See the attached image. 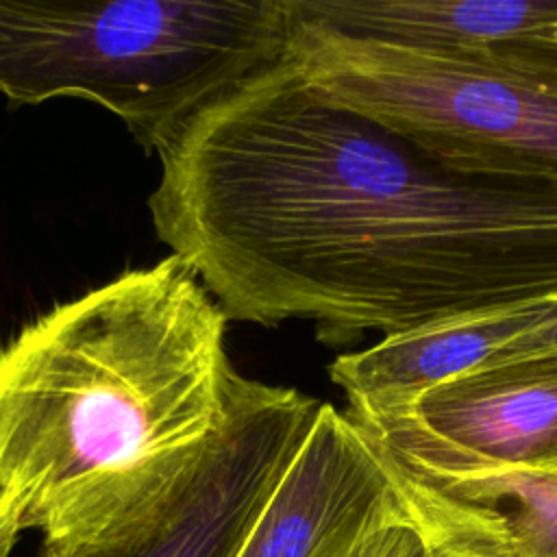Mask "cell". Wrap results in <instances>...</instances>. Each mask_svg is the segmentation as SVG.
Here are the masks:
<instances>
[{
  "mask_svg": "<svg viewBox=\"0 0 557 557\" xmlns=\"http://www.w3.org/2000/svg\"><path fill=\"white\" fill-rule=\"evenodd\" d=\"M157 237L226 320L346 346L557 298V185L455 170L318 98L287 57L157 150Z\"/></svg>",
  "mask_w": 557,
  "mask_h": 557,
  "instance_id": "obj_1",
  "label": "cell"
},
{
  "mask_svg": "<svg viewBox=\"0 0 557 557\" xmlns=\"http://www.w3.org/2000/svg\"><path fill=\"white\" fill-rule=\"evenodd\" d=\"M226 315L168 255L54 305L0 348V557L87 527L226 418Z\"/></svg>",
  "mask_w": 557,
  "mask_h": 557,
  "instance_id": "obj_2",
  "label": "cell"
},
{
  "mask_svg": "<svg viewBox=\"0 0 557 557\" xmlns=\"http://www.w3.org/2000/svg\"><path fill=\"white\" fill-rule=\"evenodd\" d=\"M287 0H0V94L81 98L157 152L209 100L285 57Z\"/></svg>",
  "mask_w": 557,
  "mask_h": 557,
  "instance_id": "obj_3",
  "label": "cell"
},
{
  "mask_svg": "<svg viewBox=\"0 0 557 557\" xmlns=\"http://www.w3.org/2000/svg\"><path fill=\"white\" fill-rule=\"evenodd\" d=\"M285 57L318 98L455 170L557 185L555 44L422 48L335 33L292 13Z\"/></svg>",
  "mask_w": 557,
  "mask_h": 557,
  "instance_id": "obj_4",
  "label": "cell"
},
{
  "mask_svg": "<svg viewBox=\"0 0 557 557\" xmlns=\"http://www.w3.org/2000/svg\"><path fill=\"white\" fill-rule=\"evenodd\" d=\"M320 403L235 370L211 437L104 518L44 542L39 557H233Z\"/></svg>",
  "mask_w": 557,
  "mask_h": 557,
  "instance_id": "obj_5",
  "label": "cell"
},
{
  "mask_svg": "<svg viewBox=\"0 0 557 557\" xmlns=\"http://www.w3.org/2000/svg\"><path fill=\"white\" fill-rule=\"evenodd\" d=\"M352 420L413 472L557 470V359L490 363Z\"/></svg>",
  "mask_w": 557,
  "mask_h": 557,
  "instance_id": "obj_6",
  "label": "cell"
},
{
  "mask_svg": "<svg viewBox=\"0 0 557 557\" xmlns=\"http://www.w3.org/2000/svg\"><path fill=\"white\" fill-rule=\"evenodd\" d=\"M389 498L374 437L346 411L320 403L233 557H346Z\"/></svg>",
  "mask_w": 557,
  "mask_h": 557,
  "instance_id": "obj_7",
  "label": "cell"
},
{
  "mask_svg": "<svg viewBox=\"0 0 557 557\" xmlns=\"http://www.w3.org/2000/svg\"><path fill=\"white\" fill-rule=\"evenodd\" d=\"M379 448L426 557H557V470L413 472Z\"/></svg>",
  "mask_w": 557,
  "mask_h": 557,
  "instance_id": "obj_8",
  "label": "cell"
},
{
  "mask_svg": "<svg viewBox=\"0 0 557 557\" xmlns=\"http://www.w3.org/2000/svg\"><path fill=\"white\" fill-rule=\"evenodd\" d=\"M555 305L557 298L529 300L383 335L370 348L337 355L329 376L346 394L348 416L394 411L435 385L479 370Z\"/></svg>",
  "mask_w": 557,
  "mask_h": 557,
  "instance_id": "obj_9",
  "label": "cell"
},
{
  "mask_svg": "<svg viewBox=\"0 0 557 557\" xmlns=\"http://www.w3.org/2000/svg\"><path fill=\"white\" fill-rule=\"evenodd\" d=\"M329 30L422 48L548 46L557 0H287Z\"/></svg>",
  "mask_w": 557,
  "mask_h": 557,
  "instance_id": "obj_10",
  "label": "cell"
},
{
  "mask_svg": "<svg viewBox=\"0 0 557 557\" xmlns=\"http://www.w3.org/2000/svg\"><path fill=\"white\" fill-rule=\"evenodd\" d=\"M346 557H426L424 540L405 513L394 485L392 498L355 540Z\"/></svg>",
  "mask_w": 557,
  "mask_h": 557,
  "instance_id": "obj_11",
  "label": "cell"
},
{
  "mask_svg": "<svg viewBox=\"0 0 557 557\" xmlns=\"http://www.w3.org/2000/svg\"><path fill=\"white\" fill-rule=\"evenodd\" d=\"M555 359H557V305L535 326H531L529 331H524L522 335L511 339L485 366L520 363V361H555Z\"/></svg>",
  "mask_w": 557,
  "mask_h": 557,
  "instance_id": "obj_12",
  "label": "cell"
}]
</instances>
